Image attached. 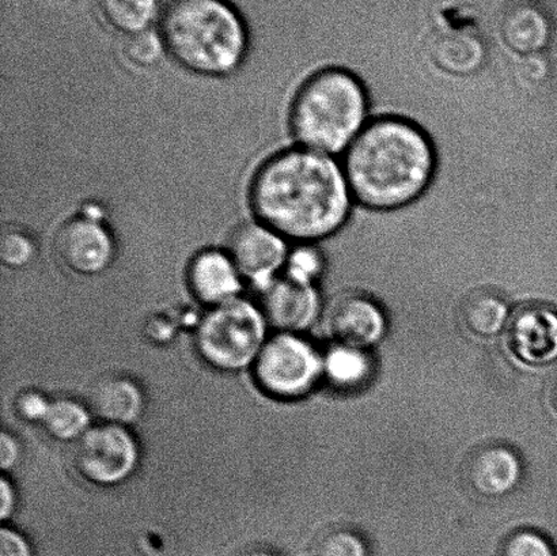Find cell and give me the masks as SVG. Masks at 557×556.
Wrapping results in <instances>:
<instances>
[{"label":"cell","instance_id":"obj_1","mask_svg":"<svg viewBox=\"0 0 557 556\" xmlns=\"http://www.w3.org/2000/svg\"><path fill=\"white\" fill-rule=\"evenodd\" d=\"M249 198L260 223L284 239L311 243L346 223L352 194L343 166L304 147L270 158L256 173Z\"/></svg>","mask_w":557,"mask_h":556},{"label":"cell","instance_id":"obj_2","mask_svg":"<svg viewBox=\"0 0 557 556\" xmlns=\"http://www.w3.org/2000/svg\"><path fill=\"white\" fill-rule=\"evenodd\" d=\"M352 198L374 210L412 203L428 189L435 155L428 135L400 118H382L364 125L344 161Z\"/></svg>","mask_w":557,"mask_h":556},{"label":"cell","instance_id":"obj_3","mask_svg":"<svg viewBox=\"0 0 557 556\" xmlns=\"http://www.w3.org/2000/svg\"><path fill=\"white\" fill-rule=\"evenodd\" d=\"M160 35L182 67L203 76L233 74L249 47L247 24L228 0H171Z\"/></svg>","mask_w":557,"mask_h":556},{"label":"cell","instance_id":"obj_4","mask_svg":"<svg viewBox=\"0 0 557 556\" xmlns=\"http://www.w3.org/2000/svg\"><path fill=\"white\" fill-rule=\"evenodd\" d=\"M368 96L357 76L341 69L320 71L294 98L289 123L305 149L333 156L347 150L364 128Z\"/></svg>","mask_w":557,"mask_h":556},{"label":"cell","instance_id":"obj_5","mask_svg":"<svg viewBox=\"0 0 557 556\" xmlns=\"http://www.w3.org/2000/svg\"><path fill=\"white\" fill-rule=\"evenodd\" d=\"M267 330L259 305L238 297L207 310L196 326V350L211 368L239 372L252 368L265 345Z\"/></svg>","mask_w":557,"mask_h":556},{"label":"cell","instance_id":"obj_6","mask_svg":"<svg viewBox=\"0 0 557 556\" xmlns=\"http://www.w3.org/2000/svg\"><path fill=\"white\" fill-rule=\"evenodd\" d=\"M256 384L275 399H298L319 381L324 361L298 335L277 334L265 342L252 365Z\"/></svg>","mask_w":557,"mask_h":556},{"label":"cell","instance_id":"obj_7","mask_svg":"<svg viewBox=\"0 0 557 556\" xmlns=\"http://www.w3.org/2000/svg\"><path fill=\"white\" fill-rule=\"evenodd\" d=\"M139 446L127 428L101 423L75 443L74 465L86 482L114 487L127 482L138 468Z\"/></svg>","mask_w":557,"mask_h":556},{"label":"cell","instance_id":"obj_8","mask_svg":"<svg viewBox=\"0 0 557 556\" xmlns=\"http://www.w3.org/2000/svg\"><path fill=\"white\" fill-rule=\"evenodd\" d=\"M58 258L75 274L92 276L111 267L116 245L108 228L92 217H75L54 237Z\"/></svg>","mask_w":557,"mask_h":556},{"label":"cell","instance_id":"obj_9","mask_svg":"<svg viewBox=\"0 0 557 556\" xmlns=\"http://www.w3.org/2000/svg\"><path fill=\"white\" fill-rule=\"evenodd\" d=\"M228 256L239 274L263 288L287 263L286 239L263 223H245L228 239Z\"/></svg>","mask_w":557,"mask_h":556},{"label":"cell","instance_id":"obj_10","mask_svg":"<svg viewBox=\"0 0 557 556\" xmlns=\"http://www.w3.org/2000/svg\"><path fill=\"white\" fill-rule=\"evenodd\" d=\"M259 308L269 329L277 334L298 335L314 323L320 309V297L314 285L276 276L261 288Z\"/></svg>","mask_w":557,"mask_h":556},{"label":"cell","instance_id":"obj_11","mask_svg":"<svg viewBox=\"0 0 557 556\" xmlns=\"http://www.w3.org/2000/svg\"><path fill=\"white\" fill-rule=\"evenodd\" d=\"M510 345L522 362L543 367L557 361V312L547 307H527L512 316Z\"/></svg>","mask_w":557,"mask_h":556},{"label":"cell","instance_id":"obj_12","mask_svg":"<svg viewBox=\"0 0 557 556\" xmlns=\"http://www.w3.org/2000/svg\"><path fill=\"white\" fill-rule=\"evenodd\" d=\"M242 276L231 256L215 249L196 255L187 271L190 293L209 309L238 298Z\"/></svg>","mask_w":557,"mask_h":556},{"label":"cell","instance_id":"obj_13","mask_svg":"<svg viewBox=\"0 0 557 556\" xmlns=\"http://www.w3.org/2000/svg\"><path fill=\"white\" fill-rule=\"evenodd\" d=\"M327 325L341 345L368 348L385 334L386 321L379 305L359 294H348L332 305Z\"/></svg>","mask_w":557,"mask_h":556},{"label":"cell","instance_id":"obj_14","mask_svg":"<svg viewBox=\"0 0 557 556\" xmlns=\"http://www.w3.org/2000/svg\"><path fill=\"white\" fill-rule=\"evenodd\" d=\"M87 407L101 423L127 428L141 416L144 395L133 380L114 375L92 386Z\"/></svg>","mask_w":557,"mask_h":556},{"label":"cell","instance_id":"obj_15","mask_svg":"<svg viewBox=\"0 0 557 556\" xmlns=\"http://www.w3.org/2000/svg\"><path fill=\"white\" fill-rule=\"evenodd\" d=\"M500 35L507 47L521 57L542 53L553 37V24L544 10L533 2L518 3L506 11Z\"/></svg>","mask_w":557,"mask_h":556},{"label":"cell","instance_id":"obj_16","mask_svg":"<svg viewBox=\"0 0 557 556\" xmlns=\"http://www.w3.org/2000/svg\"><path fill=\"white\" fill-rule=\"evenodd\" d=\"M521 462L515 452L505 446H490L473 457L469 481L484 497L498 498L512 492L520 482Z\"/></svg>","mask_w":557,"mask_h":556},{"label":"cell","instance_id":"obj_17","mask_svg":"<svg viewBox=\"0 0 557 556\" xmlns=\"http://www.w3.org/2000/svg\"><path fill=\"white\" fill-rule=\"evenodd\" d=\"M103 18L125 36L151 29L160 11V0H98Z\"/></svg>","mask_w":557,"mask_h":556},{"label":"cell","instance_id":"obj_18","mask_svg":"<svg viewBox=\"0 0 557 556\" xmlns=\"http://www.w3.org/2000/svg\"><path fill=\"white\" fill-rule=\"evenodd\" d=\"M462 320L472 334L491 337L498 335L509 320V309L494 293L472 294L463 304Z\"/></svg>","mask_w":557,"mask_h":556},{"label":"cell","instance_id":"obj_19","mask_svg":"<svg viewBox=\"0 0 557 556\" xmlns=\"http://www.w3.org/2000/svg\"><path fill=\"white\" fill-rule=\"evenodd\" d=\"M371 365L364 348L338 345L324 359V373L338 388H358L370 378Z\"/></svg>","mask_w":557,"mask_h":556},{"label":"cell","instance_id":"obj_20","mask_svg":"<svg viewBox=\"0 0 557 556\" xmlns=\"http://www.w3.org/2000/svg\"><path fill=\"white\" fill-rule=\"evenodd\" d=\"M89 407L73 399L51 401L42 427L49 437L60 443H76L91 428Z\"/></svg>","mask_w":557,"mask_h":556},{"label":"cell","instance_id":"obj_21","mask_svg":"<svg viewBox=\"0 0 557 556\" xmlns=\"http://www.w3.org/2000/svg\"><path fill=\"white\" fill-rule=\"evenodd\" d=\"M434 52L435 63L447 73H469L483 58L482 42L468 33H451L440 38Z\"/></svg>","mask_w":557,"mask_h":556},{"label":"cell","instance_id":"obj_22","mask_svg":"<svg viewBox=\"0 0 557 556\" xmlns=\"http://www.w3.org/2000/svg\"><path fill=\"white\" fill-rule=\"evenodd\" d=\"M166 51L160 32L146 30L127 36L124 44L125 58L139 67H151L160 62Z\"/></svg>","mask_w":557,"mask_h":556},{"label":"cell","instance_id":"obj_23","mask_svg":"<svg viewBox=\"0 0 557 556\" xmlns=\"http://www.w3.org/2000/svg\"><path fill=\"white\" fill-rule=\"evenodd\" d=\"M286 270V275L293 280L314 285L324 270V259L319 250L304 245L288 254Z\"/></svg>","mask_w":557,"mask_h":556},{"label":"cell","instance_id":"obj_24","mask_svg":"<svg viewBox=\"0 0 557 556\" xmlns=\"http://www.w3.org/2000/svg\"><path fill=\"white\" fill-rule=\"evenodd\" d=\"M35 243L24 232L9 231L3 234L0 255L4 265L10 269H22L35 258Z\"/></svg>","mask_w":557,"mask_h":556},{"label":"cell","instance_id":"obj_25","mask_svg":"<svg viewBox=\"0 0 557 556\" xmlns=\"http://www.w3.org/2000/svg\"><path fill=\"white\" fill-rule=\"evenodd\" d=\"M502 556H556L553 546L537 532H517L507 539Z\"/></svg>","mask_w":557,"mask_h":556},{"label":"cell","instance_id":"obj_26","mask_svg":"<svg viewBox=\"0 0 557 556\" xmlns=\"http://www.w3.org/2000/svg\"><path fill=\"white\" fill-rule=\"evenodd\" d=\"M317 556H369L368 547L358 535L337 531L322 539Z\"/></svg>","mask_w":557,"mask_h":556},{"label":"cell","instance_id":"obj_27","mask_svg":"<svg viewBox=\"0 0 557 556\" xmlns=\"http://www.w3.org/2000/svg\"><path fill=\"white\" fill-rule=\"evenodd\" d=\"M51 400L37 391L21 392L15 399V412L22 421L41 423L46 419Z\"/></svg>","mask_w":557,"mask_h":556},{"label":"cell","instance_id":"obj_28","mask_svg":"<svg viewBox=\"0 0 557 556\" xmlns=\"http://www.w3.org/2000/svg\"><path fill=\"white\" fill-rule=\"evenodd\" d=\"M0 556H33V549L24 535L3 527L0 530Z\"/></svg>","mask_w":557,"mask_h":556},{"label":"cell","instance_id":"obj_29","mask_svg":"<svg viewBox=\"0 0 557 556\" xmlns=\"http://www.w3.org/2000/svg\"><path fill=\"white\" fill-rule=\"evenodd\" d=\"M21 449L13 435L3 432L0 434V468L3 472L13 470L18 462Z\"/></svg>","mask_w":557,"mask_h":556},{"label":"cell","instance_id":"obj_30","mask_svg":"<svg viewBox=\"0 0 557 556\" xmlns=\"http://www.w3.org/2000/svg\"><path fill=\"white\" fill-rule=\"evenodd\" d=\"M16 494L13 483L3 477L0 481V519L8 521L14 515Z\"/></svg>","mask_w":557,"mask_h":556},{"label":"cell","instance_id":"obj_31","mask_svg":"<svg viewBox=\"0 0 557 556\" xmlns=\"http://www.w3.org/2000/svg\"><path fill=\"white\" fill-rule=\"evenodd\" d=\"M550 401H553V406L557 412V378L554 381L553 388H550Z\"/></svg>","mask_w":557,"mask_h":556},{"label":"cell","instance_id":"obj_32","mask_svg":"<svg viewBox=\"0 0 557 556\" xmlns=\"http://www.w3.org/2000/svg\"><path fill=\"white\" fill-rule=\"evenodd\" d=\"M242 556H275L274 554L261 552V549H256V552H249L247 554H243Z\"/></svg>","mask_w":557,"mask_h":556},{"label":"cell","instance_id":"obj_33","mask_svg":"<svg viewBox=\"0 0 557 556\" xmlns=\"http://www.w3.org/2000/svg\"><path fill=\"white\" fill-rule=\"evenodd\" d=\"M534 2H537V0H534Z\"/></svg>","mask_w":557,"mask_h":556}]
</instances>
